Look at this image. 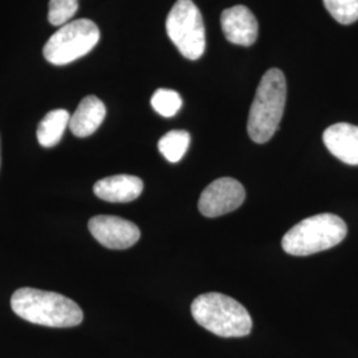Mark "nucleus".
Listing matches in <instances>:
<instances>
[{"label":"nucleus","instance_id":"1","mask_svg":"<svg viewBox=\"0 0 358 358\" xmlns=\"http://www.w3.org/2000/svg\"><path fill=\"white\" fill-rule=\"evenodd\" d=\"M13 310L23 320L51 328H72L84 320L76 303L63 294L20 288L11 297Z\"/></svg>","mask_w":358,"mask_h":358},{"label":"nucleus","instance_id":"2","mask_svg":"<svg viewBox=\"0 0 358 358\" xmlns=\"http://www.w3.org/2000/svg\"><path fill=\"white\" fill-rule=\"evenodd\" d=\"M287 101V81L280 69L272 68L262 77L251 105L247 130L256 143L268 142L282 121Z\"/></svg>","mask_w":358,"mask_h":358},{"label":"nucleus","instance_id":"3","mask_svg":"<svg viewBox=\"0 0 358 358\" xmlns=\"http://www.w3.org/2000/svg\"><path fill=\"white\" fill-rule=\"evenodd\" d=\"M192 315L201 327L219 337H244L252 329L248 310L226 294L211 292L198 296L192 301Z\"/></svg>","mask_w":358,"mask_h":358},{"label":"nucleus","instance_id":"4","mask_svg":"<svg viewBox=\"0 0 358 358\" xmlns=\"http://www.w3.org/2000/svg\"><path fill=\"white\" fill-rule=\"evenodd\" d=\"M348 234L346 223L334 214H317L294 224L282 238V250L294 256H308L341 243Z\"/></svg>","mask_w":358,"mask_h":358},{"label":"nucleus","instance_id":"5","mask_svg":"<svg viewBox=\"0 0 358 358\" xmlns=\"http://www.w3.org/2000/svg\"><path fill=\"white\" fill-rule=\"evenodd\" d=\"M100 40V29L90 19L69 22L44 45V57L53 65H66L88 55Z\"/></svg>","mask_w":358,"mask_h":358},{"label":"nucleus","instance_id":"6","mask_svg":"<svg viewBox=\"0 0 358 358\" xmlns=\"http://www.w3.org/2000/svg\"><path fill=\"white\" fill-rule=\"evenodd\" d=\"M167 35L189 60H198L206 50L205 24L192 0H177L166 19Z\"/></svg>","mask_w":358,"mask_h":358},{"label":"nucleus","instance_id":"7","mask_svg":"<svg viewBox=\"0 0 358 358\" xmlns=\"http://www.w3.org/2000/svg\"><path fill=\"white\" fill-rule=\"evenodd\" d=\"M245 199L243 185L234 178L211 182L201 194L198 208L207 217H222L239 208Z\"/></svg>","mask_w":358,"mask_h":358},{"label":"nucleus","instance_id":"8","mask_svg":"<svg viewBox=\"0 0 358 358\" xmlns=\"http://www.w3.org/2000/svg\"><path fill=\"white\" fill-rule=\"evenodd\" d=\"M88 227L93 238L110 250H127L141 238V231L137 224L113 215L93 217Z\"/></svg>","mask_w":358,"mask_h":358},{"label":"nucleus","instance_id":"9","mask_svg":"<svg viewBox=\"0 0 358 358\" xmlns=\"http://www.w3.org/2000/svg\"><path fill=\"white\" fill-rule=\"evenodd\" d=\"M220 24L226 38L236 45L250 47L257 38V20L245 6H235L222 13Z\"/></svg>","mask_w":358,"mask_h":358},{"label":"nucleus","instance_id":"10","mask_svg":"<svg viewBox=\"0 0 358 358\" xmlns=\"http://www.w3.org/2000/svg\"><path fill=\"white\" fill-rule=\"evenodd\" d=\"M327 149L346 165H358V127L340 122L327 129L322 134Z\"/></svg>","mask_w":358,"mask_h":358},{"label":"nucleus","instance_id":"11","mask_svg":"<svg viewBox=\"0 0 358 358\" xmlns=\"http://www.w3.org/2000/svg\"><path fill=\"white\" fill-rule=\"evenodd\" d=\"M143 190V182L134 176H113L94 183L93 192L105 202L128 203L137 199Z\"/></svg>","mask_w":358,"mask_h":358},{"label":"nucleus","instance_id":"12","mask_svg":"<svg viewBox=\"0 0 358 358\" xmlns=\"http://www.w3.org/2000/svg\"><path fill=\"white\" fill-rule=\"evenodd\" d=\"M105 115L106 108L103 101L96 96H87L81 100L73 115H71L69 129L78 138L90 137L100 128Z\"/></svg>","mask_w":358,"mask_h":358},{"label":"nucleus","instance_id":"13","mask_svg":"<svg viewBox=\"0 0 358 358\" xmlns=\"http://www.w3.org/2000/svg\"><path fill=\"white\" fill-rule=\"evenodd\" d=\"M71 115L65 109H56L45 115L38 127V141L43 148H53L56 146L63 134L65 129L69 127Z\"/></svg>","mask_w":358,"mask_h":358},{"label":"nucleus","instance_id":"14","mask_svg":"<svg viewBox=\"0 0 358 358\" xmlns=\"http://www.w3.org/2000/svg\"><path fill=\"white\" fill-rule=\"evenodd\" d=\"M192 137L186 130H171L159 142L158 149L169 162H178L187 152Z\"/></svg>","mask_w":358,"mask_h":358},{"label":"nucleus","instance_id":"15","mask_svg":"<svg viewBox=\"0 0 358 358\" xmlns=\"http://www.w3.org/2000/svg\"><path fill=\"white\" fill-rule=\"evenodd\" d=\"M152 106L162 117H174L182 108V99L178 92L173 90H158L152 97Z\"/></svg>","mask_w":358,"mask_h":358},{"label":"nucleus","instance_id":"16","mask_svg":"<svg viewBox=\"0 0 358 358\" xmlns=\"http://www.w3.org/2000/svg\"><path fill=\"white\" fill-rule=\"evenodd\" d=\"M328 13L341 24H352L358 20V0H324Z\"/></svg>","mask_w":358,"mask_h":358},{"label":"nucleus","instance_id":"17","mask_svg":"<svg viewBox=\"0 0 358 358\" xmlns=\"http://www.w3.org/2000/svg\"><path fill=\"white\" fill-rule=\"evenodd\" d=\"M78 10V0H50L48 20L52 26H64Z\"/></svg>","mask_w":358,"mask_h":358},{"label":"nucleus","instance_id":"18","mask_svg":"<svg viewBox=\"0 0 358 358\" xmlns=\"http://www.w3.org/2000/svg\"><path fill=\"white\" fill-rule=\"evenodd\" d=\"M0 164H1V159H0Z\"/></svg>","mask_w":358,"mask_h":358}]
</instances>
